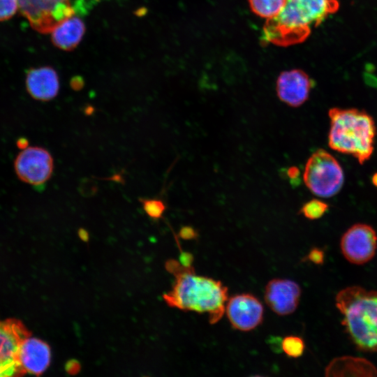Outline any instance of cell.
<instances>
[{
    "label": "cell",
    "mask_w": 377,
    "mask_h": 377,
    "mask_svg": "<svg viewBox=\"0 0 377 377\" xmlns=\"http://www.w3.org/2000/svg\"><path fill=\"white\" fill-rule=\"evenodd\" d=\"M165 267L175 277L172 290L163 295L169 306L207 313L212 325L222 318L228 299L227 286L221 281L197 275L193 266L186 267L175 260L167 261Z\"/></svg>",
    "instance_id": "cell-1"
},
{
    "label": "cell",
    "mask_w": 377,
    "mask_h": 377,
    "mask_svg": "<svg viewBox=\"0 0 377 377\" xmlns=\"http://www.w3.org/2000/svg\"><path fill=\"white\" fill-rule=\"evenodd\" d=\"M338 8L337 0H286L280 13L267 20L263 37L267 42L279 45L302 42L313 27Z\"/></svg>",
    "instance_id": "cell-2"
},
{
    "label": "cell",
    "mask_w": 377,
    "mask_h": 377,
    "mask_svg": "<svg viewBox=\"0 0 377 377\" xmlns=\"http://www.w3.org/2000/svg\"><path fill=\"white\" fill-rule=\"evenodd\" d=\"M330 127L328 145L333 150L355 157L360 164L374 150L376 127L373 117L357 108H332L328 111Z\"/></svg>",
    "instance_id": "cell-3"
},
{
    "label": "cell",
    "mask_w": 377,
    "mask_h": 377,
    "mask_svg": "<svg viewBox=\"0 0 377 377\" xmlns=\"http://www.w3.org/2000/svg\"><path fill=\"white\" fill-rule=\"evenodd\" d=\"M336 305L355 345L365 351L377 352V290L346 288L337 295Z\"/></svg>",
    "instance_id": "cell-4"
},
{
    "label": "cell",
    "mask_w": 377,
    "mask_h": 377,
    "mask_svg": "<svg viewBox=\"0 0 377 377\" xmlns=\"http://www.w3.org/2000/svg\"><path fill=\"white\" fill-rule=\"evenodd\" d=\"M303 179L314 195L330 198L341 189L344 175L337 160L325 149H319L308 159Z\"/></svg>",
    "instance_id": "cell-5"
},
{
    "label": "cell",
    "mask_w": 377,
    "mask_h": 377,
    "mask_svg": "<svg viewBox=\"0 0 377 377\" xmlns=\"http://www.w3.org/2000/svg\"><path fill=\"white\" fill-rule=\"evenodd\" d=\"M18 10L30 26L48 34L60 22L75 14L70 0H17Z\"/></svg>",
    "instance_id": "cell-6"
},
{
    "label": "cell",
    "mask_w": 377,
    "mask_h": 377,
    "mask_svg": "<svg viewBox=\"0 0 377 377\" xmlns=\"http://www.w3.org/2000/svg\"><path fill=\"white\" fill-rule=\"evenodd\" d=\"M14 167L20 180L34 186H40L49 180L52 175L53 158L43 147H27L17 156Z\"/></svg>",
    "instance_id": "cell-7"
},
{
    "label": "cell",
    "mask_w": 377,
    "mask_h": 377,
    "mask_svg": "<svg viewBox=\"0 0 377 377\" xmlns=\"http://www.w3.org/2000/svg\"><path fill=\"white\" fill-rule=\"evenodd\" d=\"M340 246L345 258L355 265H362L373 258L377 249L375 230L364 223H357L343 235Z\"/></svg>",
    "instance_id": "cell-8"
},
{
    "label": "cell",
    "mask_w": 377,
    "mask_h": 377,
    "mask_svg": "<svg viewBox=\"0 0 377 377\" xmlns=\"http://www.w3.org/2000/svg\"><path fill=\"white\" fill-rule=\"evenodd\" d=\"M225 313L234 329L241 332H249L262 323L264 307L255 295L241 293L228 297Z\"/></svg>",
    "instance_id": "cell-9"
},
{
    "label": "cell",
    "mask_w": 377,
    "mask_h": 377,
    "mask_svg": "<svg viewBox=\"0 0 377 377\" xmlns=\"http://www.w3.org/2000/svg\"><path fill=\"white\" fill-rule=\"evenodd\" d=\"M29 335L20 321H0V376L21 375L17 355L21 342Z\"/></svg>",
    "instance_id": "cell-10"
},
{
    "label": "cell",
    "mask_w": 377,
    "mask_h": 377,
    "mask_svg": "<svg viewBox=\"0 0 377 377\" xmlns=\"http://www.w3.org/2000/svg\"><path fill=\"white\" fill-rule=\"evenodd\" d=\"M301 288L295 281L275 278L265 286L264 299L268 307L278 316H287L297 309Z\"/></svg>",
    "instance_id": "cell-11"
},
{
    "label": "cell",
    "mask_w": 377,
    "mask_h": 377,
    "mask_svg": "<svg viewBox=\"0 0 377 377\" xmlns=\"http://www.w3.org/2000/svg\"><path fill=\"white\" fill-rule=\"evenodd\" d=\"M311 81L301 70L283 71L276 81V93L279 99L288 105L297 108L309 98Z\"/></svg>",
    "instance_id": "cell-12"
},
{
    "label": "cell",
    "mask_w": 377,
    "mask_h": 377,
    "mask_svg": "<svg viewBox=\"0 0 377 377\" xmlns=\"http://www.w3.org/2000/svg\"><path fill=\"white\" fill-rule=\"evenodd\" d=\"M50 360V348L45 341L29 335L21 342L17 355L21 374L40 375L47 369Z\"/></svg>",
    "instance_id": "cell-13"
},
{
    "label": "cell",
    "mask_w": 377,
    "mask_h": 377,
    "mask_svg": "<svg viewBox=\"0 0 377 377\" xmlns=\"http://www.w3.org/2000/svg\"><path fill=\"white\" fill-rule=\"evenodd\" d=\"M25 82L29 95L40 101H49L54 98L60 86L58 74L50 66L31 68L27 73Z\"/></svg>",
    "instance_id": "cell-14"
},
{
    "label": "cell",
    "mask_w": 377,
    "mask_h": 377,
    "mask_svg": "<svg viewBox=\"0 0 377 377\" xmlns=\"http://www.w3.org/2000/svg\"><path fill=\"white\" fill-rule=\"evenodd\" d=\"M85 31L83 21L73 15L60 22L51 31L52 42L61 50L71 51L80 43Z\"/></svg>",
    "instance_id": "cell-15"
},
{
    "label": "cell",
    "mask_w": 377,
    "mask_h": 377,
    "mask_svg": "<svg viewBox=\"0 0 377 377\" xmlns=\"http://www.w3.org/2000/svg\"><path fill=\"white\" fill-rule=\"evenodd\" d=\"M376 368L363 358L341 357L333 360L325 369V376H375Z\"/></svg>",
    "instance_id": "cell-16"
},
{
    "label": "cell",
    "mask_w": 377,
    "mask_h": 377,
    "mask_svg": "<svg viewBox=\"0 0 377 377\" xmlns=\"http://www.w3.org/2000/svg\"><path fill=\"white\" fill-rule=\"evenodd\" d=\"M253 12L267 20L276 17L283 8L286 0H249Z\"/></svg>",
    "instance_id": "cell-17"
},
{
    "label": "cell",
    "mask_w": 377,
    "mask_h": 377,
    "mask_svg": "<svg viewBox=\"0 0 377 377\" xmlns=\"http://www.w3.org/2000/svg\"><path fill=\"white\" fill-rule=\"evenodd\" d=\"M305 348L303 339L297 336L289 335L281 341V349L290 357L297 358L302 355Z\"/></svg>",
    "instance_id": "cell-18"
},
{
    "label": "cell",
    "mask_w": 377,
    "mask_h": 377,
    "mask_svg": "<svg viewBox=\"0 0 377 377\" xmlns=\"http://www.w3.org/2000/svg\"><path fill=\"white\" fill-rule=\"evenodd\" d=\"M328 209V205L318 199H312L304 203L300 210L306 219L316 220L322 217Z\"/></svg>",
    "instance_id": "cell-19"
},
{
    "label": "cell",
    "mask_w": 377,
    "mask_h": 377,
    "mask_svg": "<svg viewBox=\"0 0 377 377\" xmlns=\"http://www.w3.org/2000/svg\"><path fill=\"white\" fill-rule=\"evenodd\" d=\"M144 211L153 219H159L165 211L164 202L158 198H140Z\"/></svg>",
    "instance_id": "cell-20"
},
{
    "label": "cell",
    "mask_w": 377,
    "mask_h": 377,
    "mask_svg": "<svg viewBox=\"0 0 377 377\" xmlns=\"http://www.w3.org/2000/svg\"><path fill=\"white\" fill-rule=\"evenodd\" d=\"M17 10V0H0V22L10 20Z\"/></svg>",
    "instance_id": "cell-21"
},
{
    "label": "cell",
    "mask_w": 377,
    "mask_h": 377,
    "mask_svg": "<svg viewBox=\"0 0 377 377\" xmlns=\"http://www.w3.org/2000/svg\"><path fill=\"white\" fill-rule=\"evenodd\" d=\"M80 193L85 196H91L97 191V186L96 183L91 180L87 179L85 181H82L80 184Z\"/></svg>",
    "instance_id": "cell-22"
},
{
    "label": "cell",
    "mask_w": 377,
    "mask_h": 377,
    "mask_svg": "<svg viewBox=\"0 0 377 377\" xmlns=\"http://www.w3.org/2000/svg\"><path fill=\"white\" fill-rule=\"evenodd\" d=\"M315 264H322L324 260V253L323 252L317 248L311 249L305 258Z\"/></svg>",
    "instance_id": "cell-23"
},
{
    "label": "cell",
    "mask_w": 377,
    "mask_h": 377,
    "mask_svg": "<svg viewBox=\"0 0 377 377\" xmlns=\"http://www.w3.org/2000/svg\"><path fill=\"white\" fill-rule=\"evenodd\" d=\"M179 235L184 239H194L198 237L197 231L191 226L182 227L179 232Z\"/></svg>",
    "instance_id": "cell-24"
},
{
    "label": "cell",
    "mask_w": 377,
    "mask_h": 377,
    "mask_svg": "<svg viewBox=\"0 0 377 377\" xmlns=\"http://www.w3.org/2000/svg\"><path fill=\"white\" fill-rule=\"evenodd\" d=\"M65 369L69 374L75 375L80 370V364L75 360H71L66 363Z\"/></svg>",
    "instance_id": "cell-25"
},
{
    "label": "cell",
    "mask_w": 377,
    "mask_h": 377,
    "mask_svg": "<svg viewBox=\"0 0 377 377\" xmlns=\"http://www.w3.org/2000/svg\"><path fill=\"white\" fill-rule=\"evenodd\" d=\"M193 255L187 252H182L179 256V263L184 267H193Z\"/></svg>",
    "instance_id": "cell-26"
},
{
    "label": "cell",
    "mask_w": 377,
    "mask_h": 377,
    "mask_svg": "<svg viewBox=\"0 0 377 377\" xmlns=\"http://www.w3.org/2000/svg\"><path fill=\"white\" fill-rule=\"evenodd\" d=\"M71 87L75 90H80L84 86V82L81 77H74L71 82Z\"/></svg>",
    "instance_id": "cell-27"
},
{
    "label": "cell",
    "mask_w": 377,
    "mask_h": 377,
    "mask_svg": "<svg viewBox=\"0 0 377 377\" xmlns=\"http://www.w3.org/2000/svg\"><path fill=\"white\" fill-rule=\"evenodd\" d=\"M299 170L297 168L293 166L288 170V175L292 181H295L299 177Z\"/></svg>",
    "instance_id": "cell-28"
},
{
    "label": "cell",
    "mask_w": 377,
    "mask_h": 377,
    "mask_svg": "<svg viewBox=\"0 0 377 377\" xmlns=\"http://www.w3.org/2000/svg\"><path fill=\"white\" fill-rule=\"evenodd\" d=\"M78 236L84 242H87L89 238L88 232L84 228H80L78 230Z\"/></svg>",
    "instance_id": "cell-29"
},
{
    "label": "cell",
    "mask_w": 377,
    "mask_h": 377,
    "mask_svg": "<svg viewBox=\"0 0 377 377\" xmlns=\"http://www.w3.org/2000/svg\"><path fill=\"white\" fill-rule=\"evenodd\" d=\"M18 144L19 147L22 149H24L28 147V141L24 138L20 139Z\"/></svg>",
    "instance_id": "cell-30"
},
{
    "label": "cell",
    "mask_w": 377,
    "mask_h": 377,
    "mask_svg": "<svg viewBox=\"0 0 377 377\" xmlns=\"http://www.w3.org/2000/svg\"><path fill=\"white\" fill-rule=\"evenodd\" d=\"M371 182L377 188V172L373 175L371 177Z\"/></svg>",
    "instance_id": "cell-31"
}]
</instances>
